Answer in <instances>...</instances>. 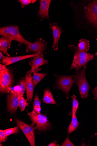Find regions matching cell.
I'll return each mask as SVG.
<instances>
[{
    "label": "cell",
    "mask_w": 97,
    "mask_h": 146,
    "mask_svg": "<svg viewBox=\"0 0 97 146\" xmlns=\"http://www.w3.org/2000/svg\"><path fill=\"white\" fill-rule=\"evenodd\" d=\"M0 35L27 45L30 42L26 40L20 34L19 27L16 25L8 26L0 29Z\"/></svg>",
    "instance_id": "cell-3"
},
{
    "label": "cell",
    "mask_w": 97,
    "mask_h": 146,
    "mask_svg": "<svg viewBox=\"0 0 97 146\" xmlns=\"http://www.w3.org/2000/svg\"><path fill=\"white\" fill-rule=\"evenodd\" d=\"M31 70L28 72L26 75V96L28 101L31 102L32 100L34 90V85Z\"/></svg>",
    "instance_id": "cell-12"
},
{
    "label": "cell",
    "mask_w": 97,
    "mask_h": 146,
    "mask_svg": "<svg viewBox=\"0 0 97 146\" xmlns=\"http://www.w3.org/2000/svg\"><path fill=\"white\" fill-rule=\"evenodd\" d=\"M41 55L34 57L32 59L29 63L31 68L32 73L37 72L38 69L41 66L48 63V61L46 60L43 55Z\"/></svg>",
    "instance_id": "cell-15"
},
{
    "label": "cell",
    "mask_w": 97,
    "mask_h": 146,
    "mask_svg": "<svg viewBox=\"0 0 97 146\" xmlns=\"http://www.w3.org/2000/svg\"><path fill=\"white\" fill-rule=\"evenodd\" d=\"M79 124V122L78 121L76 114H75L72 116L71 122L69 125L68 129V135H70L72 133L76 130Z\"/></svg>",
    "instance_id": "cell-18"
},
{
    "label": "cell",
    "mask_w": 97,
    "mask_h": 146,
    "mask_svg": "<svg viewBox=\"0 0 97 146\" xmlns=\"http://www.w3.org/2000/svg\"><path fill=\"white\" fill-rule=\"evenodd\" d=\"M86 65L76 68L74 80V83L78 87L81 97L84 99L88 98L90 88L86 79Z\"/></svg>",
    "instance_id": "cell-1"
},
{
    "label": "cell",
    "mask_w": 97,
    "mask_h": 146,
    "mask_svg": "<svg viewBox=\"0 0 97 146\" xmlns=\"http://www.w3.org/2000/svg\"><path fill=\"white\" fill-rule=\"evenodd\" d=\"M2 143H0V146H2Z\"/></svg>",
    "instance_id": "cell-35"
},
{
    "label": "cell",
    "mask_w": 97,
    "mask_h": 146,
    "mask_svg": "<svg viewBox=\"0 0 97 146\" xmlns=\"http://www.w3.org/2000/svg\"><path fill=\"white\" fill-rule=\"evenodd\" d=\"M7 109L10 113L15 114L19 105V98L16 93L11 90L7 97Z\"/></svg>",
    "instance_id": "cell-10"
},
{
    "label": "cell",
    "mask_w": 97,
    "mask_h": 146,
    "mask_svg": "<svg viewBox=\"0 0 97 146\" xmlns=\"http://www.w3.org/2000/svg\"><path fill=\"white\" fill-rule=\"evenodd\" d=\"M26 46L27 52L32 51L36 54L43 53L44 51L47 49V42L42 38L38 39L34 43L30 42Z\"/></svg>",
    "instance_id": "cell-9"
},
{
    "label": "cell",
    "mask_w": 97,
    "mask_h": 146,
    "mask_svg": "<svg viewBox=\"0 0 97 146\" xmlns=\"http://www.w3.org/2000/svg\"><path fill=\"white\" fill-rule=\"evenodd\" d=\"M12 41L11 40L5 36H2L0 38V50L8 56L10 55L7 52V49L10 48Z\"/></svg>",
    "instance_id": "cell-16"
},
{
    "label": "cell",
    "mask_w": 97,
    "mask_h": 146,
    "mask_svg": "<svg viewBox=\"0 0 97 146\" xmlns=\"http://www.w3.org/2000/svg\"><path fill=\"white\" fill-rule=\"evenodd\" d=\"M36 0H18V2L20 3L22 8L24 7L25 6L29 5L31 3H34L36 2Z\"/></svg>",
    "instance_id": "cell-26"
},
{
    "label": "cell",
    "mask_w": 97,
    "mask_h": 146,
    "mask_svg": "<svg viewBox=\"0 0 97 146\" xmlns=\"http://www.w3.org/2000/svg\"><path fill=\"white\" fill-rule=\"evenodd\" d=\"M57 142L56 141H54L53 142L50 143L48 146H59V145L57 144Z\"/></svg>",
    "instance_id": "cell-32"
},
{
    "label": "cell",
    "mask_w": 97,
    "mask_h": 146,
    "mask_svg": "<svg viewBox=\"0 0 97 146\" xmlns=\"http://www.w3.org/2000/svg\"><path fill=\"white\" fill-rule=\"evenodd\" d=\"M73 98L72 116L75 114L79 108V103L77 99V96L74 95L72 96Z\"/></svg>",
    "instance_id": "cell-23"
},
{
    "label": "cell",
    "mask_w": 97,
    "mask_h": 146,
    "mask_svg": "<svg viewBox=\"0 0 97 146\" xmlns=\"http://www.w3.org/2000/svg\"><path fill=\"white\" fill-rule=\"evenodd\" d=\"M84 18L88 23L97 29V1H95L84 8Z\"/></svg>",
    "instance_id": "cell-5"
},
{
    "label": "cell",
    "mask_w": 97,
    "mask_h": 146,
    "mask_svg": "<svg viewBox=\"0 0 97 146\" xmlns=\"http://www.w3.org/2000/svg\"><path fill=\"white\" fill-rule=\"evenodd\" d=\"M73 77V76H61L57 78L56 83L57 88L64 92L67 97L74 83Z\"/></svg>",
    "instance_id": "cell-7"
},
{
    "label": "cell",
    "mask_w": 97,
    "mask_h": 146,
    "mask_svg": "<svg viewBox=\"0 0 97 146\" xmlns=\"http://www.w3.org/2000/svg\"><path fill=\"white\" fill-rule=\"evenodd\" d=\"M19 85L21 89L20 94L18 96L19 98L23 96L25 91L26 90V81L25 78L24 79H23L20 82Z\"/></svg>",
    "instance_id": "cell-25"
},
{
    "label": "cell",
    "mask_w": 97,
    "mask_h": 146,
    "mask_svg": "<svg viewBox=\"0 0 97 146\" xmlns=\"http://www.w3.org/2000/svg\"><path fill=\"white\" fill-rule=\"evenodd\" d=\"M29 106V104L23 97L19 98L18 107L22 111H24L26 107Z\"/></svg>",
    "instance_id": "cell-22"
},
{
    "label": "cell",
    "mask_w": 97,
    "mask_h": 146,
    "mask_svg": "<svg viewBox=\"0 0 97 146\" xmlns=\"http://www.w3.org/2000/svg\"><path fill=\"white\" fill-rule=\"evenodd\" d=\"M43 101L44 103L46 104H57L51 92L49 89H46L44 91Z\"/></svg>",
    "instance_id": "cell-17"
},
{
    "label": "cell",
    "mask_w": 97,
    "mask_h": 146,
    "mask_svg": "<svg viewBox=\"0 0 97 146\" xmlns=\"http://www.w3.org/2000/svg\"><path fill=\"white\" fill-rule=\"evenodd\" d=\"M41 101L38 96H36L35 97L33 103V111L38 113H40L41 111Z\"/></svg>",
    "instance_id": "cell-21"
},
{
    "label": "cell",
    "mask_w": 97,
    "mask_h": 146,
    "mask_svg": "<svg viewBox=\"0 0 97 146\" xmlns=\"http://www.w3.org/2000/svg\"><path fill=\"white\" fill-rule=\"evenodd\" d=\"M16 123L29 141L31 146H35V137L33 128L19 119H16Z\"/></svg>",
    "instance_id": "cell-8"
},
{
    "label": "cell",
    "mask_w": 97,
    "mask_h": 146,
    "mask_svg": "<svg viewBox=\"0 0 97 146\" xmlns=\"http://www.w3.org/2000/svg\"><path fill=\"white\" fill-rule=\"evenodd\" d=\"M62 146H75L74 145L69 139V137L66 138L64 142L62 144Z\"/></svg>",
    "instance_id": "cell-28"
},
{
    "label": "cell",
    "mask_w": 97,
    "mask_h": 146,
    "mask_svg": "<svg viewBox=\"0 0 97 146\" xmlns=\"http://www.w3.org/2000/svg\"><path fill=\"white\" fill-rule=\"evenodd\" d=\"M13 82V76L7 68L3 74L0 75V91L3 93H10Z\"/></svg>",
    "instance_id": "cell-6"
},
{
    "label": "cell",
    "mask_w": 97,
    "mask_h": 146,
    "mask_svg": "<svg viewBox=\"0 0 97 146\" xmlns=\"http://www.w3.org/2000/svg\"><path fill=\"white\" fill-rule=\"evenodd\" d=\"M69 46L74 53L73 60L70 68V70L86 65L94 58L93 54L82 51L75 45H69Z\"/></svg>",
    "instance_id": "cell-2"
},
{
    "label": "cell",
    "mask_w": 97,
    "mask_h": 146,
    "mask_svg": "<svg viewBox=\"0 0 97 146\" xmlns=\"http://www.w3.org/2000/svg\"><path fill=\"white\" fill-rule=\"evenodd\" d=\"M47 75V74L46 73H39L36 72L34 73L33 80L34 86L37 84L42 79Z\"/></svg>",
    "instance_id": "cell-20"
},
{
    "label": "cell",
    "mask_w": 97,
    "mask_h": 146,
    "mask_svg": "<svg viewBox=\"0 0 97 146\" xmlns=\"http://www.w3.org/2000/svg\"><path fill=\"white\" fill-rule=\"evenodd\" d=\"M95 55L96 56H97V52L95 53Z\"/></svg>",
    "instance_id": "cell-34"
},
{
    "label": "cell",
    "mask_w": 97,
    "mask_h": 146,
    "mask_svg": "<svg viewBox=\"0 0 97 146\" xmlns=\"http://www.w3.org/2000/svg\"><path fill=\"white\" fill-rule=\"evenodd\" d=\"M80 43L78 44V48L81 51L86 52L90 47L89 41L86 39L82 38L80 40Z\"/></svg>",
    "instance_id": "cell-19"
},
{
    "label": "cell",
    "mask_w": 97,
    "mask_h": 146,
    "mask_svg": "<svg viewBox=\"0 0 97 146\" xmlns=\"http://www.w3.org/2000/svg\"><path fill=\"white\" fill-rule=\"evenodd\" d=\"M44 54V53H38L33 54L22 56L17 57H10L4 56L3 60L1 62L5 66H8L13 63L24 59L34 57L36 56Z\"/></svg>",
    "instance_id": "cell-13"
},
{
    "label": "cell",
    "mask_w": 97,
    "mask_h": 146,
    "mask_svg": "<svg viewBox=\"0 0 97 146\" xmlns=\"http://www.w3.org/2000/svg\"><path fill=\"white\" fill-rule=\"evenodd\" d=\"M4 56L2 54V53L1 52H0V60H1L2 58L3 59Z\"/></svg>",
    "instance_id": "cell-33"
},
{
    "label": "cell",
    "mask_w": 97,
    "mask_h": 146,
    "mask_svg": "<svg viewBox=\"0 0 97 146\" xmlns=\"http://www.w3.org/2000/svg\"><path fill=\"white\" fill-rule=\"evenodd\" d=\"M93 93L94 97V99L97 100V87H95L94 89Z\"/></svg>",
    "instance_id": "cell-31"
},
{
    "label": "cell",
    "mask_w": 97,
    "mask_h": 146,
    "mask_svg": "<svg viewBox=\"0 0 97 146\" xmlns=\"http://www.w3.org/2000/svg\"><path fill=\"white\" fill-rule=\"evenodd\" d=\"M19 127L18 126L15 127L4 130V131L7 136L13 134H18L20 132Z\"/></svg>",
    "instance_id": "cell-24"
},
{
    "label": "cell",
    "mask_w": 97,
    "mask_h": 146,
    "mask_svg": "<svg viewBox=\"0 0 97 146\" xmlns=\"http://www.w3.org/2000/svg\"><path fill=\"white\" fill-rule=\"evenodd\" d=\"M7 136L6 135L4 130H0V142H5L7 139Z\"/></svg>",
    "instance_id": "cell-27"
},
{
    "label": "cell",
    "mask_w": 97,
    "mask_h": 146,
    "mask_svg": "<svg viewBox=\"0 0 97 146\" xmlns=\"http://www.w3.org/2000/svg\"><path fill=\"white\" fill-rule=\"evenodd\" d=\"M27 111L32 122L31 126L36 125V129L39 131H46L51 128V125L46 115L38 113L33 111L31 112Z\"/></svg>",
    "instance_id": "cell-4"
},
{
    "label": "cell",
    "mask_w": 97,
    "mask_h": 146,
    "mask_svg": "<svg viewBox=\"0 0 97 146\" xmlns=\"http://www.w3.org/2000/svg\"><path fill=\"white\" fill-rule=\"evenodd\" d=\"M40 6L38 15L41 21L45 19L49 20V8L51 1V0L40 1Z\"/></svg>",
    "instance_id": "cell-14"
},
{
    "label": "cell",
    "mask_w": 97,
    "mask_h": 146,
    "mask_svg": "<svg viewBox=\"0 0 97 146\" xmlns=\"http://www.w3.org/2000/svg\"><path fill=\"white\" fill-rule=\"evenodd\" d=\"M13 91L17 94L18 97L19 96L21 92V89L19 85L15 87Z\"/></svg>",
    "instance_id": "cell-30"
},
{
    "label": "cell",
    "mask_w": 97,
    "mask_h": 146,
    "mask_svg": "<svg viewBox=\"0 0 97 146\" xmlns=\"http://www.w3.org/2000/svg\"><path fill=\"white\" fill-rule=\"evenodd\" d=\"M7 69V68L5 65L1 64H0V75L4 73L6 71Z\"/></svg>",
    "instance_id": "cell-29"
},
{
    "label": "cell",
    "mask_w": 97,
    "mask_h": 146,
    "mask_svg": "<svg viewBox=\"0 0 97 146\" xmlns=\"http://www.w3.org/2000/svg\"><path fill=\"white\" fill-rule=\"evenodd\" d=\"M50 28L52 30L53 35V42L52 48L54 50H57L58 49V42L60 36L63 31L57 23H49Z\"/></svg>",
    "instance_id": "cell-11"
},
{
    "label": "cell",
    "mask_w": 97,
    "mask_h": 146,
    "mask_svg": "<svg viewBox=\"0 0 97 146\" xmlns=\"http://www.w3.org/2000/svg\"><path fill=\"white\" fill-rule=\"evenodd\" d=\"M97 133H96L95 134V135L94 136H97Z\"/></svg>",
    "instance_id": "cell-36"
}]
</instances>
